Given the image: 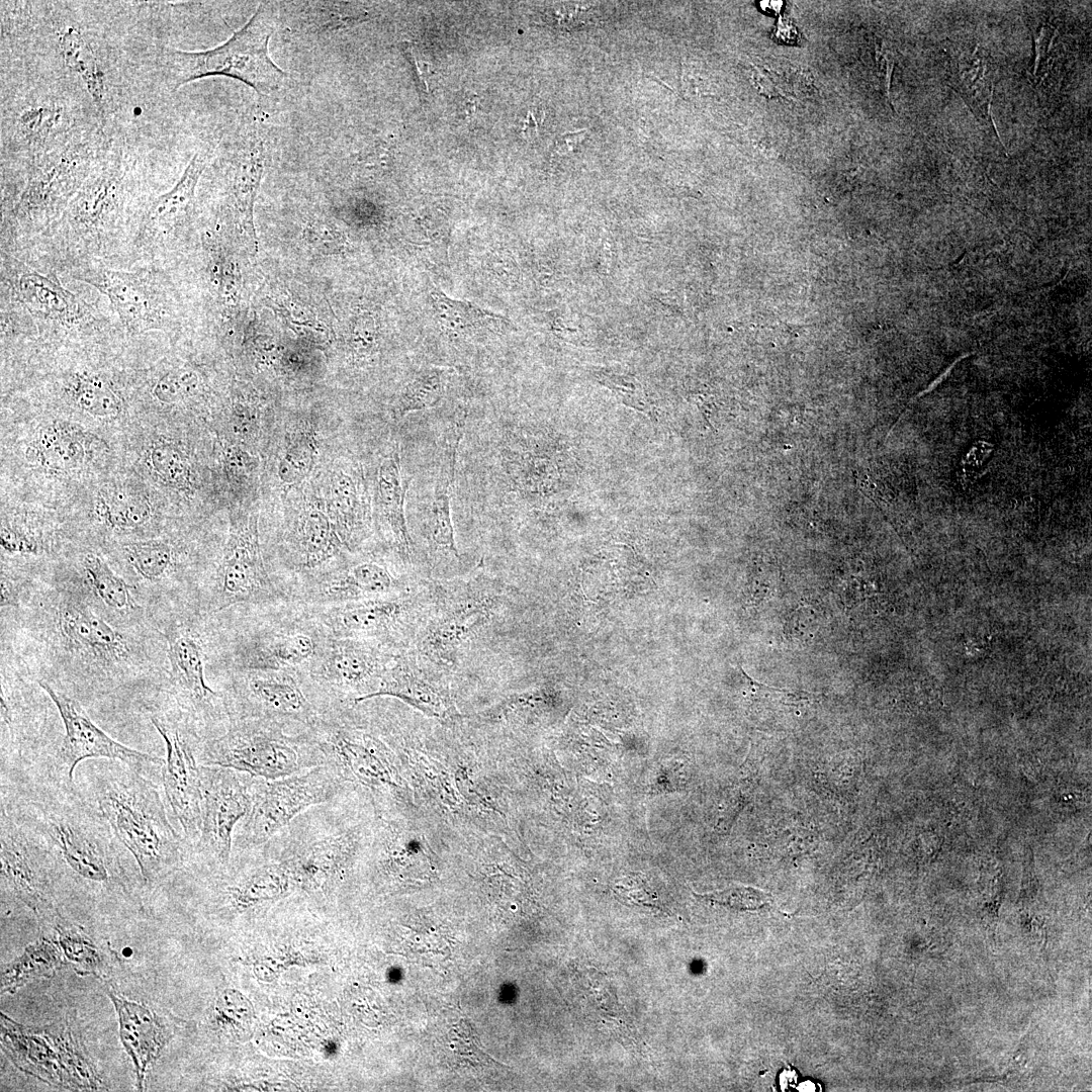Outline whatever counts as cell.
<instances>
[{
  "label": "cell",
  "mask_w": 1092,
  "mask_h": 1092,
  "mask_svg": "<svg viewBox=\"0 0 1092 1092\" xmlns=\"http://www.w3.org/2000/svg\"><path fill=\"white\" fill-rule=\"evenodd\" d=\"M1 636H11L1 643H10L13 651L1 658L79 702L164 695L166 642L157 625H111L93 610L69 571L32 579L19 608L1 611Z\"/></svg>",
  "instance_id": "6da1fadb"
},
{
  "label": "cell",
  "mask_w": 1092,
  "mask_h": 1092,
  "mask_svg": "<svg viewBox=\"0 0 1092 1092\" xmlns=\"http://www.w3.org/2000/svg\"><path fill=\"white\" fill-rule=\"evenodd\" d=\"M63 284L60 275L0 251L2 351L57 350L126 340L111 308Z\"/></svg>",
  "instance_id": "7a4b0ae2"
},
{
  "label": "cell",
  "mask_w": 1092,
  "mask_h": 1092,
  "mask_svg": "<svg viewBox=\"0 0 1092 1092\" xmlns=\"http://www.w3.org/2000/svg\"><path fill=\"white\" fill-rule=\"evenodd\" d=\"M136 181L117 163L91 171L60 218L24 252L13 255L63 279L95 264L122 268L143 204Z\"/></svg>",
  "instance_id": "3957f363"
},
{
  "label": "cell",
  "mask_w": 1092,
  "mask_h": 1092,
  "mask_svg": "<svg viewBox=\"0 0 1092 1092\" xmlns=\"http://www.w3.org/2000/svg\"><path fill=\"white\" fill-rule=\"evenodd\" d=\"M87 761L78 788L102 814L118 841L134 857L147 883L175 871L191 848L168 819L155 783L114 759Z\"/></svg>",
  "instance_id": "277c9868"
},
{
  "label": "cell",
  "mask_w": 1092,
  "mask_h": 1092,
  "mask_svg": "<svg viewBox=\"0 0 1092 1092\" xmlns=\"http://www.w3.org/2000/svg\"><path fill=\"white\" fill-rule=\"evenodd\" d=\"M230 609L224 623L212 616L213 655L224 671H304L328 637L307 608L293 602Z\"/></svg>",
  "instance_id": "5b68a950"
},
{
  "label": "cell",
  "mask_w": 1092,
  "mask_h": 1092,
  "mask_svg": "<svg viewBox=\"0 0 1092 1092\" xmlns=\"http://www.w3.org/2000/svg\"><path fill=\"white\" fill-rule=\"evenodd\" d=\"M357 803L350 789L308 808L266 842L301 887L329 893L344 877L366 835Z\"/></svg>",
  "instance_id": "8992f818"
},
{
  "label": "cell",
  "mask_w": 1092,
  "mask_h": 1092,
  "mask_svg": "<svg viewBox=\"0 0 1092 1092\" xmlns=\"http://www.w3.org/2000/svg\"><path fill=\"white\" fill-rule=\"evenodd\" d=\"M154 619L166 642L165 701L186 716L204 740L221 735L231 723L229 711L223 694L206 677L213 653L212 617L186 605L159 611Z\"/></svg>",
  "instance_id": "52a82bcc"
},
{
  "label": "cell",
  "mask_w": 1092,
  "mask_h": 1092,
  "mask_svg": "<svg viewBox=\"0 0 1092 1092\" xmlns=\"http://www.w3.org/2000/svg\"><path fill=\"white\" fill-rule=\"evenodd\" d=\"M199 762L275 780L324 765L325 758L305 728L270 718H244L232 721L221 735L204 740Z\"/></svg>",
  "instance_id": "ba28073f"
},
{
  "label": "cell",
  "mask_w": 1092,
  "mask_h": 1092,
  "mask_svg": "<svg viewBox=\"0 0 1092 1092\" xmlns=\"http://www.w3.org/2000/svg\"><path fill=\"white\" fill-rule=\"evenodd\" d=\"M172 266L129 269L103 264L70 272L63 279L86 284L105 296L126 339L151 333L171 337L182 327V312Z\"/></svg>",
  "instance_id": "9c48e42d"
},
{
  "label": "cell",
  "mask_w": 1092,
  "mask_h": 1092,
  "mask_svg": "<svg viewBox=\"0 0 1092 1092\" xmlns=\"http://www.w3.org/2000/svg\"><path fill=\"white\" fill-rule=\"evenodd\" d=\"M272 20L260 6L250 20L224 43L206 51L167 50L164 67L173 90L209 76L238 79L259 94H270L283 85L286 74L270 58Z\"/></svg>",
  "instance_id": "30bf717a"
},
{
  "label": "cell",
  "mask_w": 1092,
  "mask_h": 1092,
  "mask_svg": "<svg viewBox=\"0 0 1092 1092\" xmlns=\"http://www.w3.org/2000/svg\"><path fill=\"white\" fill-rule=\"evenodd\" d=\"M430 601L411 650L423 661L445 671L491 621L500 597L470 583L431 584Z\"/></svg>",
  "instance_id": "8fae6325"
},
{
  "label": "cell",
  "mask_w": 1092,
  "mask_h": 1092,
  "mask_svg": "<svg viewBox=\"0 0 1092 1092\" xmlns=\"http://www.w3.org/2000/svg\"><path fill=\"white\" fill-rule=\"evenodd\" d=\"M350 789L327 764L275 780L255 777L251 806L234 831L233 850L263 845L308 808Z\"/></svg>",
  "instance_id": "7c38bea8"
},
{
  "label": "cell",
  "mask_w": 1092,
  "mask_h": 1092,
  "mask_svg": "<svg viewBox=\"0 0 1092 1092\" xmlns=\"http://www.w3.org/2000/svg\"><path fill=\"white\" fill-rule=\"evenodd\" d=\"M231 722L270 718L295 729L314 724L330 706L299 670H228L220 691Z\"/></svg>",
  "instance_id": "4fadbf2b"
},
{
  "label": "cell",
  "mask_w": 1092,
  "mask_h": 1092,
  "mask_svg": "<svg viewBox=\"0 0 1092 1092\" xmlns=\"http://www.w3.org/2000/svg\"><path fill=\"white\" fill-rule=\"evenodd\" d=\"M288 593L271 577L264 562L257 516L235 523L212 578L203 585L199 610L213 616L244 605L290 603Z\"/></svg>",
  "instance_id": "5bb4252c"
},
{
  "label": "cell",
  "mask_w": 1092,
  "mask_h": 1092,
  "mask_svg": "<svg viewBox=\"0 0 1092 1092\" xmlns=\"http://www.w3.org/2000/svg\"><path fill=\"white\" fill-rule=\"evenodd\" d=\"M430 601L429 587L350 602L307 607L329 637L356 638L378 643L392 651L411 648Z\"/></svg>",
  "instance_id": "9a60e30c"
},
{
  "label": "cell",
  "mask_w": 1092,
  "mask_h": 1092,
  "mask_svg": "<svg viewBox=\"0 0 1092 1092\" xmlns=\"http://www.w3.org/2000/svg\"><path fill=\"white\" fill-rule=\"evenodd\" d=\"M205 161L204 155L196 153L171 189L143 202L133 220L123 269L172 266L183 230L192 215Z\"/></svg>",
  "instance_id": "2e32d148"
},
{
  "label": "cell",
  "mask_w": 1092,
  "mask_h": 1092,
  "mask_svg": "<svg viewBox=\"0 0 1092 1092\" xmlns=\"http://www.w3.org/2000/svg\"><path fill=\"white\" fill-rule=\"evenodd\" d=\"M165 703L150 714V720L166 746L161 774L165 796L192 849L201 828L199 752L204 739L186 716Z\"/></svg>",
  "instance_id": "e0dca14e"
},
{
  "label": "cell",
  "mask_w": 1092,
  "mask_h": 1092,
  "mask_svg": "<svg viewBox=\"0 0 1092 1092\" xmlns=\"http://www.w3.org/2000/svg\"><path fill=\"white\" fill-rule=\"evenodd\" d=\"M397 653L372 641L328 636L301 672L331 707L357 703L372 699Z\"/></svg>",
  "instance_id": "ac0fdd59"
},
{
  "label": "cell",
  "mask_w": 1092,
  "mask_h": 1092,
  "mask_svg": "<svg viewBox=\"0 0 1092 1092\" xmlns=\"http://www.w3.org/2000/svg\"><path fill=\"white\" fill-rule=\"evenodd\" d=\"M254 778L229 767L200 765L201 828L190 856L228 866L233 854L234 831L251 806Z\"/></svg>",
  "instance_id": "d6986e66"
},
{
  "label": "cell",
  "mask_w": 1092,
  "mask_h": 1092,
  "mask_svg": "<svg viewBox=\"0 0 1092 1092\" xmlns=\"http://www.w3.org/2000/svg\"><path fill=\"white\" fill-rule=\"evenodd\" d=\"M35 682L50 697L64 725L63 739L50 764L61 777L74 782L79 763L92 758L120 760L146 777L162 772L163 758L115 741L90 719L81 702L47 682Z\"/></svg>",
  "instance_id": "ffe728a7"
},
{
  "label": "cell",
  "mask_w": 1092,
  "mask_h": 1092,
  "mask_svg": "<svg viewBox=\"0 0 1092 1092\" xmlns=\"http://www.w3.org/2000/svg\"><path fill=\"white\" fill-rule=\"evenodd\" d=\"M33 680L1 660V778L25 772L48 743L49 712L44 700L35 698Z\"/></svg>",
  "instance_id": "44dd1931"
},
{
  "label": "cell",
  "mask_w": 1092,
  "mask_h": 1092,
  "mask_svg": "<svg viewBox=\"0 0 1092 1092\" xmlns=\"http://www.w3.org/2000/svg\"><path fill=\"white\" fill-rule=\"evenodd\" d=\"M0 845L2 881L35 913L54 915L48 868L58 857L40 835L17 821L2 806Z\"/></svg>",
  "instance_id": "7402d4cb"
},
{
  "label": "cell",
  "mask_w": 1092,
  "mask_h": 1092,
  "mask_svg": "<svg viewBox=\"0 0 1092 1092\" xmlns=\"http://www.w3.org/2000/svg\"><path fill=\"white\" fill-rule=\"evenodd\" d=\"M405 579L374 560L324 570L299 583L291 593L293 603L322 607L358 602L411 590Z\"/></svg>",
  "instance_id": "603a6c76"
},
{
  "label": "cell",
  "mask_w": 1092,
  "mask_h": 1092,
  "mask_svg": "<svg viewBox=\"0 0 1092 1092\" xmlns=\"http://www.w3.org/2000/svg\"><path fill=\"white\" fill-rule=\"evenodd\" d=\"M70 574L93 610L111 625L133 628L155 623L151 611L140 602L134 585L100 554L83 553Z\"/></svg>",
  "instance_id": "cb8c5ba5"
},
{
  "label": "cell",
  "mask_w": 1092,
  "mask_h": 1092,
  "mask_svg": "<svg viewBox=\"0 0 1092 1092\" xmlns=\"http://www.w3.org/2000/svg\"><path fill=\"white\" fill-rule=\"evenodd\" d=\"M466 417V410L457 411L441 437L434 490L423 526L429 553L445 560L460 557L451 517V496Z\"/></svg>",
  "instance_id": "d4e9b609"
},
{
  "label": "cell",
  "mask_w": 1092,
  "mask_h": 1092,
  "mask_svg": "<svg viewBox=\"0 0 1092 1092\" xmlns=\"http://www.w3.org/2000/svg\"><path fill=\"white\" fill-rule=\"evenodd\" d=\"M285 541L289 567L300 576L291 592L348 552L328 511L320 506L309 507L297 517Z\"/></svg>",
  "instance_id": "484cf974"
},
{
  "label": "cell",
  "mask_w": 1092,
  "mask_h": 1092,
  "mask_svg": "<svg viewBox=\"0 0 1092 1092\" xmlns=\"http://www.w3.org/2000/svg\"><path fill=\"white\" fill-rule=\"evenodd\" d=\"M408 481L402 475L400 456L393 448L381 460L375 490V520L383 541L402 563H412L415 548L411 537L404 500Z\"/></svg>",
  "instance_id": "4316f807"
},
{
  "label": "cell",
  "mask_w": 1092,
  "mask_h": 1092,
  "mask_svg": "<svg viewBox=\"0 0 1092 1092\" xmlns=\"http://www.w3.org/2000/svg\"><path fill=\"white\" fill-rule=\"evenodd\" d=\"M439 671L442 670L420 659L411 649L398 652L372 698L394 697L430 715L445 716L449 713V696L436 676Z\"/></svg>",
  "instance_id": "83f0119b"
},
{
  "label": "cell",
  "mask_w": 1092,
  "mask_h": 1092,
  "mask_svg": "<svg viewBox=\"0 0 1092 1092\" xmlns=\"http://www.w3.org/2000/svg\"><path fill=\"white\" fill-rule=\"evenodd\" d=\"M118 1013L120 1040L131 1058L140 1090L148 1069L158 1059L167 1035L159 1017L146 1006L108 992Z\"/></svg>",
  "instance_id": "f1b7e54d"
},
{
  "label": "cell",
  "mask_w": 1092,
  "mask_h": 1092,
  "mask_svg": "<svg viewBox=\"0 0 1092 1092\" xmlns=\"http://www.w3.org/2000/svg\"><path fill=\"white\" fill-rule=\"evenodd\" d=\"M58 392L79 411L94 418H114L122 410L117 383L104 370L80 366L57 378Z\"/></svg>",
  "instance_id": "f546056e"
},
{
  "label": "cell",
  "mask_w": 1092,
  "mask_h": 1092,
  "mask_svg": "<svg viewBox=\"0 0 1092 1092\" xmlns=\"http://www.w3.org/2000/svg\"><path fill=\"white\" fill-rule=\"evenodd\" d=\"M331 502L327 509L348 552H354L371 531V518L357 474L336 471L331 478Z\"/></svg>",
  "instance_id": "4dcf8cb0"
},
{
  "label": "cell",
  "mask_w": 1092,
  "mask_h": 1092,
  "mask_svg": "<svg viewBox=\"0 0 1092 1092\" xmlns=\"http://www.w3.org/2000/svg\"><path fill=\"white\" fill-rule=\"evenodd\" d=\"M205 272L214 308L221 327L229 325L236 314L240 280L237 264L228 244L217 235L201 238Z\"/></svg>",
  "instance_id": "1f68e13d"
},
{
  "label": "cell",
  "mask_w": 1092,
  "mask_h": 1092,
  "mask_svg": "<svg viewBox=\"0 0 1092 1092\" xmlns=\"http://www.w3.org/2000/svg\"><path fill=\"white\" fill-rule=\"evenodd\" d=\"M27 455L51 470H70L81 466L87 457V439L70 425H51L40 430L27 448Z\"/></svg>",
  "instance_id": "d6a6232c"
},
{
  "label": "cell",
  "mask_w": 1092,
  "mask_h": 1092,
  "mask_svg": "<svg viewBox=\"0 0 1092 1092\" xmlns=\"http://www.w3.org/2000/svg\"><path fill=\"white\" fill-rule=\"evenodd\" d=\"M428 302L439 328L454 337L466 336L483 329H493L504 322L500 314L469 301L451 298L437 286L430 289Z\"/></svg>",
  "instance_id": "836d02e7"
},
{
  "label": "cell",
  "mask_w": 1092,
  "mask_h": 1092,
  "mask_svg": "<svg viewBox=\"0 0 1092 1092\" xmlns=\"http://www.w3.org/2000/svg\"><path fill=\"white\" fill-rule=\"evenodd\" d=\"M94 516L106 530L129 534L150 525L153 509L143 494L112 490L98 495L94 503Z\"/></svg>",
  "instance_id": "e575fe53"
},
{
  "label": "cell",
  "mask_w": 1092,
  "mask_h": 1092,
  "mask_svg": "<svg viewBox=\"0 0 1092 1092\" xmlns=\"http://www.w3.org/2000/svg\"><path fill=\"white\" fill-rule=\"evenodd\" d=\"M451 370L429 366L419 370L403 386L390 406L394 421L413 412L425 411L439 404L445 396Z\"/></svg>",
  "instance_id": "d590c367"
},
{
  "label": "cell",
  "mask_w": 1092,
  "mask_h": 1092,
  "mask_svg": "<svg viewBox=\"0 0 1092 1092\" xmlns=\"http://www.w3.org/2000/svg\"><path fill=\"white\" fill-rule=\"evenodd\" d=\"M60 48L66 65L79 75L101 118L104 119L106 107L104 74L91 46L80 31L69 27L61 36Z\"/></svg>",
  "instance_id": "8d00e7d4"
},
{
  "label": "cell",
  "mask_w": 1092,
  "mask_h": 1092,
  "mask_svg": "<svg viewBox=\"0 0 1092 1092\" xmlns=\"http://www.w3.org/2000/svg\"><path fill=\"white\" fill-rule=\"evenodd\" d=\"M61 964V956L51 943L40 941L29 945L19 958L2 969V991L13 992L30 980L50 976Z\"/></svg>",
  "instance_id": "74e56055"
},
{
  "label": "cell",
  "mask_w": 1092,
  "mask_h": 1092,
  "mask_svg": "<svg viewBox=\"0 0 1092 1092\" xmlns=\"http://www.w3.org/2000/svg\"><path fill=\"white\" fill-rule=\"evenodd\" d=\"M261 152V145L252 148L249 157L245 159L236 172L231 186L233 203L240 218V223L256 246L257 238L253 223V207L263 172Z\"/></svg>",
  "instance_id": "f35d334b"
},
{
  "label": "cell",
  "mask_w": 1092,
  "mask_h": 1092,
  "mask_svg": "<svg viewBox=\"0 0 1092 1092\" xmlns=\"http://www.w3.org/2000/svg\"><path fill=\"white\" fill-rule=\"evenodd\" d=\"M200 388L199 373L185 364L163 366L148 382L151 398L163 405L183 402L196 395Z\"/></svg>",
  "instance_id": "ab89813d"
},
{
  "label": "cell",
  "mask_w": 1092,
  "mask_h": 1092,
  "mask_svg": "<svg viewBox=\"0 0 1092 1092\" xmlns=\"http://www.w3.org/2000/svg\"><path fill=\"white\" fill-rule=\"evenodd\" d=\"M318 440L312 429L297 432L286 446L278 465V477L286 485L302 481L316 459Z\"/></svg>",
  "instance_id": "60d3db41"
},
{
  "label": "cell",
  "mask_w": 1092,
  "mask_h": 1092,
  "mask_svg": "<svg viewBox=\"0 0 1092 1092\" xmlns=\"http://www.w3.org/2000/svg\"><path fill=\"white\" fill-rule=\"evenodd\" d=\"M10 1043L13 1046V1053L18 1055L19 1062H23L24 1065H30L31 1068L35 1067L36 1070L41 1071L53 1081L61 1079L60 1066L63 1068L62 1062L59 1061L57 1055L46 1043L44 1039L37 1036L34 1033L27 1032V1030L21 1029L20 1032H11Z\"/></svg>",
  "instance_id": "b9f144b4"
},
{
  "label": "cell",
  "mask_w": 1092,
  "mask_h": 1092,
  "mask_svg": "<svg viewBox=\"0 0 1092 1092\" xmlns=\"http://www.w3.org/2000/svg\"><path fill=\"white\" fill-rule=\"evenodd\" d=\"M148 462L152 470L166 484L185 488L191 483L189 465L181 451L169 443H160L151 448Z\"/></svg>",
  "instance_id": "7bdbcfd3"
},
{
  "label": "cell",
  "mask_w": 1092,
  "mask_h": 1092,
  "mask_svg": "<svg viewBox=\"0 0 1092 1092\" xmlns=\"http://www.w3.org/2000/svg\"><path fill=\"white\" fill-rule=\"evenodd\" d=\"M697 898L710 901L731 909L754 911L767 907L772 902L771 895L751 887H736Z\"/></svg>",
  "instance_id": "ee69618b"
},
{
  "label": "cell",
  "mask_w": 1092,
  "mask_h": 1092,
  "mask_svg": "<svg viewBox=\"0 0 1092 1092\" xmlns=\"http://www.w3.org/2000/svg\"><path fill=\"white\" fill-rule=\"evenodd\" d=\"M59 117L54 107L32 106L25 109L18 120V131L27 142L36 143L49 135Z\"/></svg>",
  "instance_id": "f6af8a7d"
},
{
  "label": "cell",
  "mask_w": 1092,
  "mask_h": 1092,
  "mask_svg": "<svg viewBox=\"0 0 1092 1092\" xmlns=\"http://www.w3.org/2000/svg\"><path fill=\"white\" fill-rule=\"evenodd\" d=\"M60 945L65 954L85 968L94 969L98 965V956L94 945L75 930L60 929Z\"/></svg>",
  "instance_id": "bcb514c9"
},
{
  "label": "cell",
  "mask_w": 1092,
  "mask_h": 1092,
  "mask_svg": "<svg viewBox=\"0 0 1092 1092\" xmlns=\"http://www.w3.org/2000/svg\"><path fill=\"white\" fill-rule=\"evenodd\" d=\"M352 348L360 355L370 354L376 345V331L373 318L359 315L352 327Z\"/></svg>",
  "instance_id": "7dc6e473"
},
{
  "label": "cell",
  "mask_w": 1092,
  "mask_h": 1092,
  "mask_svg": "<svg viewBox=\"0 0 1092 1092\" xmlns=\"http://www.w3.org/2000/svg\"><path fill=\"white\" fill-rule=\"evenodd\" d=\"M306 234L310 245L323 252H337L344 245L343 235L336 228L323 222L310 226Z\"/></svg>",
  "instance_id": "c3c4849f"
},
{
  "label": "cell",
  "mask_w": 1092,
  "mask_h": 1092,
  "mask_svg": "<svg viewBox=\"0 0 1092 1092\" xmlns=\"http://www.w3.org/2000/svg\"><path fill=\"white\" fill-rule=\"evenodd\" d=\"M226 467L233 478L248 480L256 468V458L240 448H231L226 455Z\"/></svg>",
  "instance_id": "681fc988"
},
{
  "label": "cell",
  "mask_w": 1092,
  "mask_h": 1092,
  "mask_svg": "<svg viewBox=\"0 0 1092 1092\" xmlns=\"http://www.w3.org/2000/svg\"><path fill=\"white\" fill-rule=\"evenodd\" d=\"M991 453V446L985 442L976 443L969 450L962 462L963 478L967 482L974 480V476L977 475L980 467L984 466Z\"/></svg>",
  "instance_id": "f907efd6"
},
{
  "label": "cell",
  "mask_w": 1092,
  "mask_h": 1092,
  "mask_svg": "<svg viewBox=\"0 0 1092 1092\" xmlns=\"http://www.w3.org/2000/svg\"><path fill=\"white\" fill-rule=\"evenodd\" d=\"M404 53L414 68V73L420 84V89L426 94L429 93L430 65L421 59L419 60L413 46H405Z\"/></svg>",
  "instance_id": "816d5d0a"
},
{
  "label": "cell",
  "mask_w": 1092,
  "mask_h": 1092,
  "mask_svg": "<svg viewBox=\"0 0 1092 1092\" xmlns=\"http://www.w3.org/2000/svg\"><path fill=\"white\" fill-rule=\"evenodd\" d=\"M583 135L584 130L567 132L560 135L555 143L556 152L561 155L573 152L582 141Z\"/></svg>",
  "instance_id": "f5cc1de1"
},
{
  "label": "cell",
  "mask_w": 1092,
  "mask_h": 1092,
  "mask_svg": "<svg viewBox=\"0 0 1092 1092\" xmlns=\"http://www.w3.org/2000/svg\"><path fill=\"white\" fill-rule=\"evenodd\" d=\"M478 97L473 93H467L461 102V112L468 118H472L478 107Z\"/></svg>",
  "instance_id": "db71d44e"
},
{
  "label": "cell",
  "mask_w": 1092,
  "mask_h": 1092,
  "mask_svg": "<svg viewBox=\"0 0 1092 1092\" xmlns=\"http://www.w3.org/2000/svg\"><path fill=\"white\" fill-rule=\"evenodd\" d=\"M538 124H539V122L537 120L536 115L534 114V112L532 110H529L528 113H527V116L525 118L524 124H523V132L527 136L536 135L537 131H538L537 130L538 129Z\"/></svg>",
  "instance_id": "11a10c76"
}]
</instances>
